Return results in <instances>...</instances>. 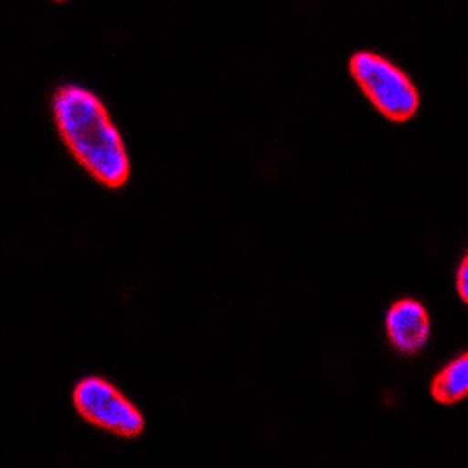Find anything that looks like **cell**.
Returning a JSON list of instances; mask_svg holds the SVG:
<instances>
[{
	"label": "cell",
	"instance_id": "1",
	"mask_svg": "<svg viewBox=\"0 0 468 468\" xmlns=\"http://www.w3.org/2000/svg\"><path fill=\"white\" fill-rule=\"evenodd\" d=\"M54 122L78 165L106 187L129 181V157L99 96L82 87H61L52 101Z\"/></svg>",
	"mask_w": 468,
	"mask_h": 468
},
{
	"label": "cell",
	"instance_id": "2",
	"mask_svg": "<svg viewBox=\"0 0 468 468\" xmlns=\"http://www.w3.org/2000/svg\"><path fill=\"white\" fill-rule=\"evenodd\" d=\"M351 78L356 80L367 101L391 122H408L420 111V91L408 75L373 52H358L349 61Z\"/></svg>",
	"mask_w": 468,
	"mask_h": 468
},
{
	"label": "cell",
	"instance_id": "3",
	"mask_svg": "<svg viewBox=\"0 0 468 468\" xmlns=\"http://www.w3.org/2000/svg\"><path fill=\"white\" fill-rule=\"evenodd\" d=\"M73 405L82 420L120 438H136L145 429L139 410L103 379H82L73 391Z\"/></svg>",
	"mask_w": 468,
	"mask_h": 468
},
{
	"label": "cell",
	"instance_id": "4",
	"mask_svg": "<svg viewBox=\"0 0 468 468\" xmlns=\"http://www.w3.org/2000/svg\"><path fill=\"white\" fill-rule=\"evenodd\" d=\"M387 335L400 354H420L431 335V321L426 309L415 300H400L387 314Z\"/></svg>",
	"mask_w": 468,
	"mask_h": 468
},
{
	"label": "cell",
	"instance_id": "5",
	"mask_svg": "<svg viewBox=\"0 0 468 468\" xmlns=\"http://www.w3.org/2000/svg\"><path fill=\"white\" fill-rule=\"evenodd\" d=\"M431 394L442 405H454L468 399V356L457 358L438 375Z\"/></svg>",
	"mask_w": 468,
	"mask_h": 468
},
{
	"label": "cell",
	"instance_id": "6",
	"mask_svg": "<svg viewBox=\"0 0 468 468\" xmlns=\"http://www.w3.org/2000/svg\"><path fill=\"white\" fill-rule=\"evenodd\" d=\"M457 292H459V298L468 304V256L463 258L462 267H459L457 271Z\"/></svg>",
	"mask_w": 468,
	"mask_h": 468
},
{
	"label": "cell",
	"instance_id": "7",
	"mask_svg": "<svg viewBox=\"0 0 468 468\" xmlns=\"http://www.w3.org/2000/svg\"><path fill=\"white\" fill-rule=\"evenodd\" d=\"M58 3H61V0H58Z\"/></svg>",
	"mask_w": 468,
	"mask_h": 468
}]
</instances>
